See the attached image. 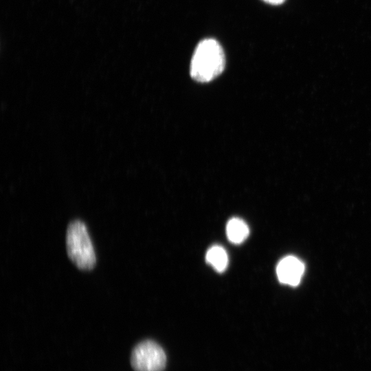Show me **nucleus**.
Masks as SVG:
<instances>
[{
	"label": "nucleus",
	"instance_id": "obj_1",
	"mask_svg": "<svg viewBox=\"0 0 371 371\" xmlns=\"http://www.w3.org/2000/svg\"><path fill=\"white\" fill-rule=\"evenodd\" d=\"M225 57L220 43L212 38L199 43L190 66L191 77L196 81L207 82L219 76L225 69Z\"/></svg>",
	"mask_w": 371,
	"mask_h": 371
},
{
	"label": "nucleus",
	"instance_id": "obj_2",
	"mask_svg": "<svg viewBox=\"0 0 371 371\" xmlns=\"http://www.w3.org/2000/svg\"><path fill=\"white\" fill-rule=\"evenodd\" d=\"M66 249L72 262L80 270L92 269L96 263L94 247L86 225L80 220L71 221L67 229Z\"/></svg>",
	"mask_w": 371,
	"mask_h": 371
},
{
	"label": "nucleus",
	"instance_id": "obj_3",
	"mask_svg": "<svg viewBox=\"0 0 371 371\" xmlns=\"http://www.w3.org/2000/svg\"><path fill=\"white\" fill-rule=\"evenodd\" d=\"M167 357L163 348L150 339L138 343L133 349L131 365L135 371H164Z\"/></svg>",
	"mask_w": 371,
	"mask_h": 371
},
{
	"label": "nucleus",
	"instance_id": "obj_4",
	"mask_svg": "<svg viewBox=\"0 0 371 371\" xmlns=\"http://www.w3.org/2000/svg\"><path fill=\"white\" fill-rule=\"evenodd\" d=\"M304 271V264L298 258L292 256L282 258L276 267L279 281L291 286H297L300 283Z\"/></svg>",
	"mask_w": 371,
	"mask_h": 371
},
{
	"label": "nucleus",
	"instance_id": "obj_5",
	"mask_svg": "<svg viewBox=\"0 0 371 371\" xmlns=\"http://www.w3.org/2000/svg\"><path fill=\"white\" fill-rule=\"evenodd\" d=\"M249 229L246 223L239 218H232L227 223L226 234L234 244L243 243L248 236Z\"/></svg>",
	"mask_w": 371,
	"mask_h": 371
},
{
	"label": "nucleus",
	"instance_id": "obj_6",
	"mask_svg": "<svg viewBox=\"0 0 371 371\" xmlns=\"http://www.w3.org/2000/svg\"><path fill=\"white\" fill-rule=\"evenodd\" d=\"M207 262L216 271L223 272L228 265V256L226 251L220 245H213L207 251Z\"/></svg>",
	"mask_w": 371,
	"mask_h": 371
},
{
	"label": "nucleus",
	"instance_id": "obj_7",
	"mask_svg": "<svg viewBox=\"0 0 371 371\" xmlns=\"http://www.w3.org/2000/svg\"><path fill=\"white\" fill-rule=\"evenodd\" d=\"M267 3L272 5H279L282 3L285 0H262Z\"/></svg>",
	"mask_w": 371,
	"mask_h": 371
}]
</instances>
